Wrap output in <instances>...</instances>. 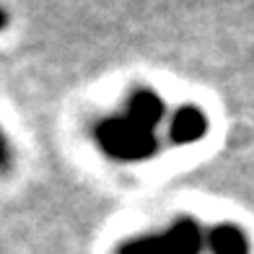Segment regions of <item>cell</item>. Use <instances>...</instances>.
I'll list each match as a JSON object with an SVG mask.
<instances>
[{
    "instance_id": "cell-3",
    "label": "cell",
    "mask_w": 254,
    "mask_h": 254,
    "mask_svg": "<svg viewBox=\"0 0 254 254\" xmlns=\"http://www.w3.org/2000/svg\"><path fill=\"white\" fill-rule=\"evenodd\" d=\"M207 127V120L200 109L194 107H184L177 117H174V125H171V135H174L177 143H192L205 132Z\"/></svg>"
},
{
    "instance_id": "cell-2",
    "label": "cell",
    "mask_w": 254,
    "mask_h": 254,
    "mask_svg": "<svg viewBox=\"0 0 254 254\" xmlns=\"http://www.w3.org/2000/svg\"><path fill=\"white\" fill-rule=\"evenodd\" d=\"M200 234L192 221H179L174 228L156 239L130 241L120 254H197Z\"/></svg>"
},
{
    "instance_id": "cell-4",
    "label": "cell",
    "mask_w": 254,
    "mask_h": 254,
    "mask_svg": "<svg viewBox=\"0 0 254 254\" xmlns=\"http://www.w3.org/2000/svg\"><path fill=\"white\" fill-rule=\"evenodd\" d=\"M161 112H164V104L158 101L156 94L151 91H140V94H135L132 101H130V117H135L137 122H143L145 127H156Z\"/></svg>"
},
{
    "instance_id": "cell-6",
    "label": "cell",
    "mask_w": 254,
    "mask_h": 254,
    "mask_svg": "<svg viewBox=\"0 0 254 254\" xmlns=\"http://www.w3.org/2000/svg\"><path fill=\"white\" fill-rule=\"evenodd\" d=\"M5 24H8V16H5V13H3V10H0V29H3V26H5Z\"/></svg>"
},
{
    "instance_id": "cell-1",
    "label": "cell",
    "mask_w": 254,
    "mask_h": 254,
    "mask_svg": "<svg viewBox=\"0 0 254 254\" xmlns=\"http://www.w3.org/2000/svg\"><path fill=\"white\" fill-rule=\"evenodd\" d=\"M96 137L99 145L114 158H143L156 148L151 140V127H145L130 114L101 122L96 127Z\"/></svg>"
},
{
    "instance_id": "cell-5",
    "label": "cell",
    "mask_w": 254,
    "mask_h": 254,
    "mask_svg": "<svg viewBox=\"0 0 254 254\" xmlns=\"http://www.w3.org/2000/svg\"><path fill=\"white\" fill-rule=\"evenodd\" d=\"M8 166H10V148L5 143L3 132H0V171H5Z\"/></svg>"
}]
</instances>
